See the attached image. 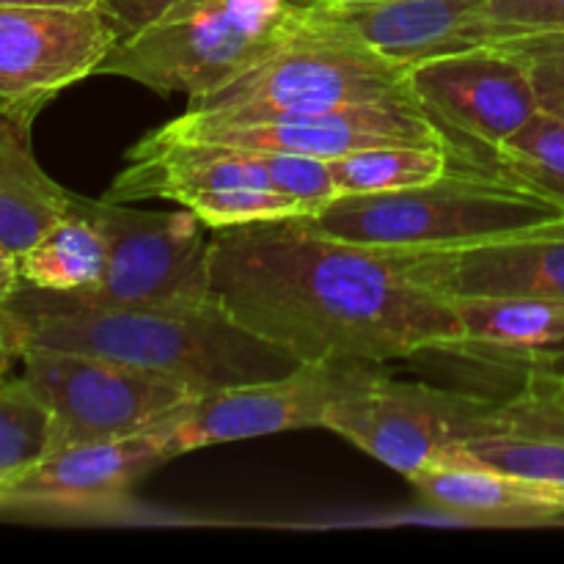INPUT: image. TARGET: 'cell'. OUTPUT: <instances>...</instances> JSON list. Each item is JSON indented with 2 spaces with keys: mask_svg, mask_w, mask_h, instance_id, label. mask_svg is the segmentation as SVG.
Here are the masks:
<instances>
[{
  "mask_svg": "<svg viewBox=\"0 0 564 564\" xmlns=\"http://www.w3.org/2000/svg\"><path fill=\"white\" fill-rule=\"evenodd\" d=\"M207 295L303 364L380 367L463 339L449 297L301 215L209 231Z\"/></svg>",
  "mask_w": 564,
  "mask_h": 564,
  "instance_id": "6da1fadb",
  "label": "cell"
},
{
  "mask_svg": "<svg viewBox=\"0 0 564 564\" xmlns=\"http://www.w3.org/2000/svg\"><path fill=\"white\" fill-rule=\"evenodd\" d=\"M22 286L0 303L17 352L44 347L113 358L171 375L198 394L281 378L303 367L301 358L253 334L209 297L97 306Z\"/></svg>",
  "mask_w": 564,
  "mask_h": 564,
  "instance_id": "7a4b0ae2",
  "label": "cell"
},
{
  "mask_svg": "<svg viewBox=\"0 0 564 564\" xmlns=\"http://www.w3.org/2000/svg\"><path fill=\"white\" fill-rule=\"evenodd\" d=\"M408 69L319 14L312 0H301L290 28L268 53L224 86L187 99L182 116L198 124H242L281 113L413 99Z\"/></svg>",
  "mask_w": 564,
  "mask_h": 564,
  "instance_id": "3957f363",
  "label": "cell"
},
{
  "mask_svg": "<svg viewBox=\"0 0 564 564\" xmlns=\"http://www.w3.org/2000/svg\"><path fill=\"white\" fill-rule=\"evenodd\" d=\"M501 176L449 165L444 176L389 193H341L301 215L312 229L380 251H435L560 218Z\"/></svg>",
  "mask_w": 564,
  "mask_h": 564,
  "instance_id": "277c9868",
  "label": "cell"
},
{
  "mask_svg": "<svg viewBox=\"0 0 564 564\" xmlns=\"http://www.w3.org/2000/svg\"><path fill=\"white\" fill-rule=\"evenodd\" d=\"M301 0H182L113 44L97 75L196 99L251 66L290 28Z\"/></svg>",
  "mask_w": 564,
  "mask_h": 564,
  "instance_id": "5b68a950",
  "label": "cell"
},
{
  "mask_svg": "<svg viewBox=\"0 0 564 564\" xmlns=\"http://www.w3.org/2000/svg\"><path fill=\"white\" fill-rule=\"evenodd\" d=\"M408 88L441 132L449 165L496 176V154L540 110L521 61L499 42L419 61Z\"/></svg>",
  "mask_w": 564,
  "mask_h": 564,
  "instance_id": "8992f818",
  "label": "cell"
},
{
  "mask_svg": "<svg viewBox=\"0 0 564 564\" xmlns=\"http://www.w3.org/2000/svg\"><path fill=\"white\" fill-rule=\"evenodd\" d=\"M17 358L25 383L53 413V449L147 433L202 397L171 375L88 352L25 347Z\"/></svg>",
  "mask_w": 564,
  "mask_h": 564,
  "instance_id": "52a82bcc",
  "label": "cell"
},
{
  "mask_svg": "<svg viewBox=\"0 0 564 564\" xmlns=\"http://www.w3.org/2000/svg\"><path fill=\"white\" fill-rule=\"evenodd\" d=\"M477 402L479 394L405 383L364 364L330 405L325 430L411 479L455 452Z\"/></svg>",
  "mask_w": 564,
  "mask_h": 564,
  "instance_id": "ba28073f",
  "label": "cell"
},
{
  "mask_svg": "<svg viewBox=\"0 0 564 564\" xmlns=\"http://www.w3.org/2000/svg\"><path fill=\"white\" fill-rule=\"evenodd\" d=\"M83 207L108 240V268L94 290L66 297L97 306H147L209 297V229L196 213L185 207L180 213H149L108 198H83Z\"/></svg>",
  "mask_w": 564,
  "mask_h": 564,
  "instance_id": "9c48e42d",
  "label": "cell"
},
{
  "mask_svg": "<svg viewBox=\"0 0 564 564\" xmlns=\"http://www.w3.org/2000/svg\"><path fill=\"white\" fill-rule=\"evenodd\" d=\"M364 364H303L295 372L196 397L158 424L171 457L229 441L325 427L330 405ZM369 367V364H367Z\"/></svg>",
  "mask_w": 564,
  "mask_h": 564,
  "instance_id": "30bf717a",
  "label": "cell"
},
{
  "mask_svg": "<svg viewBox=\"0 0 564 564\" xmlns=\"http://www.w3.org/2000/svg\"><path fill=\"white\" fill-rule=\"evenodd\" d=\"M163 141H198L220 147L253 149V152L306 154L336 160L358 149L391 147V143H424L444 147L441 132L430 124L413 99L350 105L319 113H281L242 124H198L176 116L152 132Z\"/></svg>",
  "mask_w": 564,
  "mask_h": 564,
  "instance_id": "8fae6325",
  "label": "cell"
},
{
  "mask_svg": "<svg viewBox=\"0 0 564 564\" xmlns=\"http://www.w3.org/2000/svg\"><path fill=\"white\" fill-rule=\"evenodd\" d=\"M171 460L158 427L116 441L69 444L0 485V512L36 518L110 516L147 474Z\"/></svg>",
  "mask_w": 564,
  "mask_h": 564,
  "instance_id": "7c38bea8",
  "label": "cell"
},
{
  "mask_svg": "<svg viewBox=\"0 0 564 564\" xmlns=\"http://www.w3.org/2000/svg\"><path fill=\"white\" fill-rule=\"evenodd\" d=\"M113 44L97 6H0V102L39 110L94 75Z\"/></svg>",
  "mask_w": 564,
  "mask_h": 564,
  "instance_id": "4fadbf2b",
  "label": "cell"
},
{
  "mask_svg": "<svg viewBox=\"0 0 564 564\" xmlns=\"http://www.w3.org/2000/svg\"><path fill=\"white\" fill-rule=\"evenodd\" d=\"M400 268L449 301L540 297L564 303V215L435 251H389Z\"/></svg>",
  "mask_w": 564,
  "mask_h": 564,
  "instance_id": "5bb4252c",
  "label": "cell"
},
{
  "mask_svg": "<svg viewBox=\"0 0 564 564\" xmlns=\"http://www.w3.org/2000/svg\"><path fill=\"white\" fill-rule=\"evenodd\" d=\"M477 463L564 490V369L543 364L507 397H479L460 444L444 463Z\"/></svg>",
  "mask_w": 564,
  "mask_h": 564,
  "instance_id": "9a60e30c",
  "label": "cell"
},
{
  "mask_svg": "<svg viewBox=\"0 0 564 564\" xmlns=\"http://www.w3.org/2000/svg\"><path fill=\"white\" fill-rule=\"evenodd\" d=\"M312 6L405 66L494 44L482 0H312Z\"/></svg>",
  "mask_w": 564,
  "mask_h": 564,
  "instance_id": "2e32d148",
  "label": "cell"
},
{
  "mask_svg": "<svg viewBox=\"0 0 564 564\" xmlns=\"http://www.w3.org/2000/svg\"><path fill=\"white\" fill-rule=\"evenodd\" d=\"M430 507L488 527H534L564 518V490L477 463H435L411 477Z\"/></svg>",
  "mask_w": 564,
  "mask_h": 564,
  "instance_id": "e0dca14e",
  "label": "cell"
},
{
  "mask_svg": "<svg viewBox=\"0 0 564 564\" xmlns=\"http://www.w3.org/2000/svg\"><path fill=\"white\" fill-rule=\"evenodd\" d=\"M463 339L449 352L532 369L564 361V303L540 297H460Z\"/></svg>",
  "mask_w": 564,
  "mask_h": 564,
  "instance_id": "ac0fdd59",
  "label": "cell"
},
{
  "mask_svg": "<svg viewBox=\"0 0 564 564\" xmlns=\"http://www.w3.org/2000/svg\"><path fill=\"white\" fill-rule=\"evenodd\" d=\"M33 116L36 110L0 102V246L17 259L69 213L75 198L33 158Z\"/></svg>",
  "mask_w": 564,
  "mask_h": 564,
  "instance_id": "d6986e66",
  "label": "cell"
},
{
  "mask_svg": "<svg viewBox=\"0 0 564 564\" xmlns=\"http://www.w3.org/2000/svg\"><path fill=\"white\" fill-rule=\"evenodd\" d=\"M108 268V240L83 198H72L64 218L55 220L20 257L25 286L58 295H83L102 281Z\"/></svg>",
  "mask_w": 564,
  "mask_h": 564,
  "instance_id": "ffe728a7",
  "label": "cell"
},
{
  "mask_svg": "<svg viewBox=\"0 0 564 564\" xmlns=\"http://www.w3.org/2000/svg\"><path fill=\"white\" fill-rule=\"evenodd\" d=\"M336 191L389 193L424 185L449 171V152L424 143H391V147L358 149L328 160Z\"/></svg>",
  "mask_w": 564,
  "mask_h": 564,
  "instance_id": "44dd1931",
  "label": "cell"
},
{
  "mask_svg": "<svg viewBox=\"0 0 564 564\" xmlns=\"http://www.w3.org/2000/svg\"><path fill=\"white\" fill-rule=\"evenodd\" d=\"M496 176L564 213V119L540 108L499 147Z\"/></svg>",
  "mask_w": 564,
  "mask_h": 564,
  "instance_id": "7402d4cb",
  "label": "cell"
},
{
  "mask_svg": "<svg viewBox=\"0 0 564 564\" xmlns=\"http://www.w3.org/2000/svg\"><path fill=\"white\" fill-rule=\"evenodd\" d=\"M53 413L25 378H0V485L53 452Z\"/></svg>",
  "mask_w": 564,
  "mask_h": 564,
  "instance_id": "603a6c76",
  "label": "cell"
},
{
  "mask_svg": "<svg viewBox=\"0 0 564 564\" xmlns=\"http://www.w3.org/2000/svg\"><path fill=\"white\" fill-rule=\"evenodd\" d=\"M185 209L198 215L209 231L226 229V226L251 224V220L270 218H292L303 215L301 204L292 202L290 196L270 187H229V191H209L202 196L191 198Z\"/></svg>",
  "mask_w": 564,
  "mask_h": 564,
  "instance_id": "cb8c5ba5",
  "label": "cell"
},
{
  "mask_svg": "<svg viewBox=\"0 0 564 564\" xmlns=\"http://www.w3.org/2000/svg\"><path fill=\"white\" fill-rule=\"evenodd\" d=\"M499 44L523 64L540 108L564 119V31L501 39Z\"/></svg>",
  "mask_w": 564,
  "mask_h": 564,
  "instance_id": "d4e9b609",
  "label": "cell"
},
{
  "mask_svg": "<svg viewBox=\"0 0 564 564\" xmlns=\"http://www.w3.org/2000/svg\"><path fill=\"white\" fill-rule=\"evenodd\" d=\"M482 14L494 42L564 31V0H482Z\"/></svg>",
  "mask_w": 564,
  "mask_h": 564,
  "instance_id": "484cf974",
  "label": "cell"
},
{
  "mask_svg": "<svg viewBox=\"0 0 564 564\" xmlns=\"http://www.w3.org/2000/svg\"><path fill=\"white\" fill-rule=\"evenodd\" d=\"M176 3H182V0H97V9L110 22L116 44H119L158 22Z\"/></svg>",
  "mask_w": 564,
  "mask_h": 564,
  "instance_id": "4316f807",
  "label": "cell"
},
{
  "mask_svg": "<svg viewBox=\"0 0 564 564\" xmlns=\"http://www.w3.org/2000/svg\"><path fill=\"white\" fill-rule=\"evenodd\" d=\"M22 284L20 279V259L14 257L11 251H6L0 246V303L9 301L11 295L17 292V286Z\"/></svg>",
  "mask_w": 564,
  "mask_h": 564,
  "instance_id": "83f0119b",
  "label": "cell"
},
{
  "mask_svg": "<svg viewBox=\"0 0 564 564\" xmlns=\"http://www.w3.org/2000/svg\"><path fill=\"white\" fill-rule=\"evenodd\" d=\"M14 358H17V347H14V341H11L9 325H6V317H3V308H0V378H3V375H9V367Z\"/></svg>",
  "mask_w": 564,
  "mask_h": 564,
  "instance_id": "f1b7e54d",
  "label": "cell"
},
{
  "mask_svg": "<svg viewBox=\"0 0 564 564\" xmlns=\"http://www.w3.org/2000/svg\"><path fill=\"white\" fill-rule=\"evenodd\" d=\"M0 6H97V0H0Z\"/></svg>",
  "mask_w": 564,
  "mask_h": 564,
  "instance_id": "f546056e",
  "label": "cell"
},
{
  "mask_svg": "<svg viewBox=\"0 0 564 564\" xmlns=\"http://www.w3.org/2000/svg\"><path fill=\"white\" fill-rule=\"evenodd\" d=\"M560 367H562V369H564V361H562V364H560Z\"/></svg>",
  "mask_w": 564,
  "mask_h": 564,
  "instance_id": "4dcf8cb0",
  "label": "cell"
}]
</instances>
